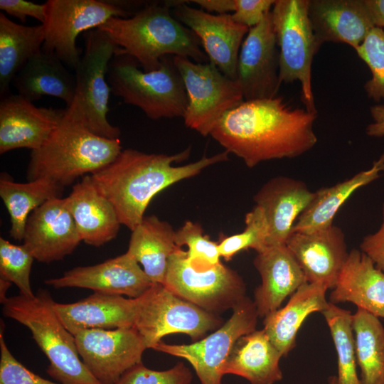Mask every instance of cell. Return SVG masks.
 Segmentation results:
<instances>
[{"mask_svg": "<svg viewBox=\"0 0 384 384\" xmlns=\"http://www.w3.org/2000/svg\"><path fill=\"white\" fill-rule=\"evenodd\" d=\"M282 357L264 329L240 337L225 363L223 373L247 379L251 384H274L282 378Z\"/></svg>", "mask_w": 384, "mask_h": 384, "instance_id": "29", "label": "cell"}, {"mask_svg": "<svg viewBox=\"0 0 384 384\" xmlns=\"http://www.w3.org/2000/svg\"><path fill=\"white\" fill-rule=\"evenodd\" d=\"M275 0H235V10L231 14L236 23L249 28L257 26L269 13Z\"/></svg>", "mask_w": 384, "mask_h": 384, "instance_id": "42", "label": "cell"}, {"mask_svg": "<svg viewBox=\"0 0 384 384\" xmlns=\"http://www.w3.org/2000/svg\"><path fill=\"white\" fill-rule=\"evenodd\" d=\"M309 0H275L271 10L279 49L280 83L299 81L305 109L317 113L311 85V67L321 46L308 14Z\"/></svg>", "mask_w": 384, "mask_h": 384, "instance_id": "8", "label": "cell"}, {"mask_svg": "<svg viewBox=\"0 0 384 384\" xmlns=\"http://www.w3.org/2000/svg\"><path fill=\"white\" fill-rule=\"evenodd\" d=\"M257 253L253 263L262 282L254 292L253 302L258 316L264 318L307 281L286 245L267 246Z\"/></svg>", "mask_w": 384, "mask_h": 384, "instance_id": "23", "label": "cell"}, {"mask_svg": "<svg viewBox=\"0 0 384 384\" xmlns=\"http://www.w3.org/2000/svg\"><path fill=\"white\" fill-rule=\"evenodd\" d=\"M175 243L178 247L183 245L188 247L187 260L196 270H206L221 262L218 242L204 235L198 223L186 221L175 231Z\"/></svg>", "mask_w": 384, "mask_h": 384, "instance_id": "36", "label": "cell"}, {"mask_svg": "<svg viewBox=\"0 0 384 384\" xmlns=\"http://www.w3.org/2000/svg\"><path fill=\"white\" fill-rule=\"evenodd\" d=\"M66 109L38 107L18 94L0 101V154L13 149H39L50 137Z\"/></svg>", "mask_w": 384, "mask_h": 384, "instance_id": "20", "label": "cell"}, {"mask_svg": "<svg viewBox=\"0 0 384 384\" xmlns=\"http://www.w3.org/2000/svg\"><path fill=\"white\" fill-rule=\"evenodd\" d=\"M351 302L384 319V274L361 250L349 251L329 302Z\"/></svg>", "mask_w": 384, "mask_h": 384, "instance_id": "26", "label": "cell"}, {"mask_svg": "<svg viewBox=\"0 0 384 384\" xmlns=\"http://www.w3.org/2000/svg\"><path fill=\"white\" fill-rule=\"evenodd\" d=\"M122 150L119 139H110L93 134L65 110L44 144L31 151L26 178H45L65 188L78 178L102 169Z\"/></svg>", "mask_w": 384, "mask_h": 384, "instance_id": "4", "label": "cell"}, {"mask_svg": "<svg viewBox=\"0 0 384 384\" xmlns=\"http://www.w3.org/2000/svg\"><path fill=\"white\" fill-rule=\"evenodd\" d=\"M173 62L188 97L185 125L210 135L222 117L244 101L239 85L210 62L197 63L183 56H173Z\"/></svg>", "mask_w": 384, "mask_h": 384, "instance_id": "10", "label": "cell"}, {"mask_svg": "<svg viewBox=\"0 0 384 384\" xmlns=\"http://www.w3.org/2000/svg\"><path fill=\"white\" fill-rule=\"evenodd\" d=\"M85 51L75 68V92L67 112L93 134L118 139L121 132L107 119L111 93L107 82L109 63L119 47L102 31L84 33Z\"/></svg>", "mask_w": 384, "mask_h": 384, "instance_id": "7", "label": "cell"}, {"mask_svg": "<svg viewBox=\"0 0 384 384\" xmlns=\"http://www.w3.org/2000/svg\"><path fill=\"white\" fill-rule=\"evenodd\" d=\"M63 190V187L48 178L18 183L2 174L0 196L9 214L11 236L16 240H23L30 214L48 200L62 197Z\"/></svg>", "mask_w": 384, "mask_h": 384, "instance_id": "33", "label": "cell"}, {"mask_svg": "<svg viewBox=\"0 0 384 384\" xmlns=\"http://www.w3.org/2000/svg\"><path fill=\"white\" fill-rule=\"evenodd\" d=\"M326 291L323 286L306 282L290 296L284 307L264 317L263 329L282 357L294 348L297 332L305 319L327 308Z\"/></svg>", "mask_w": 384, "mask_h": 384, "instance_id": "28", "label": "cell"}, {"mask_svg": "<svg viewBox=\"0 0 384 384\" xmlns=\"http://www.w3.org/2000/svg\"><path fill=\"white\" fill-rule=\"evenodd\" d=\"M73 336L82 361L101 384H116L127 370L142 363L147 349L134 327L83 329Z\"/></svg>", "mask_w": 384, "mask_h": 384, "instance_id": "14", "label": "cell"}, {"mask_svg": "<svg viewBox=\"0 0 384 384\" xmlns=\"http://www.w3.org/2000/svg\"><path fill=\"white\" fill-rule=\"evenodd\" d=\"M23 245L40 262L59 261L70 255L81 238L65 198H54L28 216Z\"/></svg>", "mask_w": 384, "mask_h": 384, "instance_id": "17", "label": "cell"}, {"mask_svg": "<svg viewBox=\"0 0 384 384\" xmlns=\"http://www.w3.org/2000/svg\"><path fill=\"white\" fill-rule=\"evenodd\" d=\"M188 1H166L174 16L199 38L209 62L235 80L241 45L249 28L236 23L231 14H212L187 4Z\"/></svg>", "mask_w": 384, "mask_h": 384, "instance_id": "16", "label": "cell"}, {"mask_svg": "<svg viewBox=\"0 0 384 384\" xmlns=\"http://www.w3.org/2000/svg\"><path fill=\"white\" fill-rule=\"evenodd\" d=\"M222 319L174 294L165 286L153 283L137 297L134 328L147 348L161 342L164 336L182 333L199 341L208 331L218 329Z\"/></svg>", "mask_w": 384, "mask_h": 384, "instance_id": "9", "label": "cell"}, {"mask_svg": "<svg viewBox=\"0 0 384 384\" xmlns=\"http://www.w3.org/2000/svg\"><path fill=\"white\" fill-rule=\"evenodd\" d=\"M329 384H338V379L336 376H331L329 379Z\"/></svg>", "mask_w": 384, "mask_h": 384, "instance_id": "49", "label": "cell"}, {"mask_svg": "<svg viewBox=\"0 0 384 384\" xmlns=\"http://www.w3.org/2000/svg\"><path fill=\"white\" fill-rule=\"evenodd\" d=\"M356 51L371 72L364 90L369 98L379 102L384 99V30L372 28Z\"/></svg>", "mask_w": 384, "mask_h": 384, "instance_id": "39", "label": "cell"}, {"mask_svg": "<svg viewBox=\"0 0 384 384\" xmlns=\"http://www.w3.org/2000/svg\"><path fill=\"white\" fill-rule=\"evenodd\" d=\"M18 94L33 102L48 95L63 100L69 107L74 99L75 77L53 53L40 50L14 76Z\"/></svg>", "mask_w": 384, "mask_h": 384, "instance_id": "27", "label": "cell"}, {"mask_svg": "<svg viewBox=\"0 0 384 384\" xmlns=\"http://www.w3.org/2000/svg\"><path fill=\"white\" fill-rule=\"evenodd\" d=\"M53 308L65 327L73 335L90 329L134 327L137 298L94 292L73 303L53 302Z\"/></svg>", "mask_w": 384, "mask_h": 384, "instance_id": "24", "label": "cell"}, {"mask_svg": "<svg viewBox=\"0 0 384 384\" xmlns=\"http://www.w3.org/2000/svg\"><path fill=\"white\" fill-rule=\"evenodd\" d=\"M33 256L23 244L14 245L0 238V278L14 284L19 294L33 297L30 276Z\"/></svg>", "mask_w": 384, "mask_h": 384, "instance_id": "38", "label": "cell"}, {"mask_svg": "<svg viewBox=\"0 0 384 384\" xmlns=\"http://www.w3.org/2000/svg\"><path fill=\"white\" fill-rule=\"evenodd\" d=\"M170 9L165 3H150L130 17H112L97 28L146 72L158 69L161 59L169 55L207 63L199 38Z\"/></svg>", "mask_w": 384, "mask_h": 384, "instance_id": "3", "label": "cell"}, {"mask_svg": "<svg viewBox=\"0 0 384 384\" xmlns=\"http://www.w3.org/2000/svg\"><path fill=\"white\" fill-rule=\"evenodd\" d=\"M192 373L183 363L165 370H155L139 363L127 370L116 384H191Z\"/></svg>", "mask_w": 384, "mask_h": 384, "instance_id": "40", "label": "cell"}, {"mask_svg": "<svg viewBox=\"0 0 384 384\" xmlns=\"http://www.w3.org/2000/svg\"><path fill=\"white\" fill-rule=\"evenodd\" d=\"M351 324L361 384H384V326L380 318L357 308Z\"/></svg>", "mask_w": 384, "mask_h": 384, "instance_id": "34", "label": "cell"}, {"mask_svg": "<svg viewBox=\"0 0 384 384\" xmlns=\"http://www.w3.org/2000/svg\"><path fill=\"white\" fill-rule=\"evenodd\" d=\"M43 24L24 26L0 13V95L10 94V85L19 70L42 48Z\"/></svg>", "mask_w": 384, "mask_h": 384, "instance_id": "32", "label": "cell"}, {"mask_svg": "<svg viewBox=\"0 0 384 384\" xmlns=\"http://www.w3.org/2000/svg\"><path fill=\"white\" fill-rule=\"evenodd\" d=\"M163 285L180 298L214 314L233 309L246 297L245 284L237 272L222 262L206 270H196L181 247L169 257Z\"/></svg>", "mask_w": 384, "mask_h": 384, "instance_id": "11", "label": "cell"}, {"mask_svg": "<svg viewBox=\"0 0 384 384\" xmlns=\"http://www.w3.org/2000/svg\"><path fill=\"white\" fill-rule=\"evenodd\" d=\"M285 245L307 282L335 287L349 252L341 228L333 224L311 233L293 232Z\"/></svg>", "mask_w": 384, "mask_h": 384, "instance_id": "19", "label": "cell"}, {"mask_svg": "<svg viewBox=\"0 0 384 384\" xmlns=\"http://www.w3.org/2000/svg\"><path fill=\"white\" fill-rule=\"evenodd\" d=\"M314 195L304 181L285 176L274 177L262 185L253 200L267 220V246L286 244L296 220Z\"/></svg>", "mask_w": 384, "mask_h": 384, "instance_id": "21", "label": "cell"}, {"mask_svg": "<svg viewBox=\"0 0 384 384\" xmlns=\"http://www.w3.org/2000/svg\"><path fill=\"white\" fill-rule=\"evenodd\" d=\"M45 284L55 289L76 287L96 292L137 298L153 284L142 267L127 252L101 263L74 267Z\"/></svg>", "mask_w": 384, "mask_h": 384, "instance_id": "18", "label": "cell"}, {"mask_svg": "<svg viewBox=\"0 0 384 384\" xmlns=\"http://www.w3.org/2000/svg\"><path fill=\"white\" fill-rule=\"evenodd\" d=\"M199 6L201 9L218 14H228L235 10V0H193L190 1Z\"/></svg>", "mask_w": 384, "mask_h": 384, "instance_id": "46", "label": "cell"}, {"mask_svg": "<svg viewBox=\"0 0 384 384\" xmlns=\"http://www.w3.org/2000/svg\"><path fill=\"white\" fill-rule=\"evenodd\" d=\"M384 171V152L367 170L341 182L314 191L307 207L296 220L292 233H311L333 225L334 218L349 197L358 188L373 182Z\"/></svg>", "mask_w": 384, "mask_h": 384, "instance_id": "30", "label": "cell"}, {"mask_svg": "<svg viewBox=\"0 0 384 384\" xmlns=\"http://www.w3.org/2000/svg\"><path fill=\"white\" fill-rule=\"evenodd\" d=\"M375 27L384 28V0H363Z\"/></svg>", "mask_w": 384, "mask_h": 384, "instance_id": "47", "label": "cell"}, {"mask_svg": "<svg viewBox=\"0 0 384 384\" xmlns=\"http://www.w3.org/2000/svg\"><path fill=\"white\" fill-rule=\"evenodd\" d=\"M0 9L8 15L18 18L22 23L30 16L38 20L42 24L46 18V4H36L24 0H0Z\"/></svg>", "mask_w": 384, "mask_h": 384, "instance_id": "43", "label": "cell"}, {"mask_svg": "<svg viewBox=\"0 0 384 384\" xmlns=\"http://www.w3.org/2000/svg\"><path fill=\"white\" fill-rule=\"evenodd\" d=\"M175 231L170 223L154 215L144 216L132 230L127 252L152 283H164L169 257L178 248Z\"/></svg>", "mask_w": 384, "mask_h": 384, "instance_id": "31", "label": "cell"}, {"mask_svg": "<svg viewBox=\"0 0 384 384\" xmlns=\"http://www.w3.org/2000/svg\"><path fill=\"white\" fill-rule=\"evenodd\" d=\"M1 325L0 384H62L35 374L18 361L6 346Z\"/></svg>", "mask_w": 384, "mask_h": 384, "instance_id": "41", "label": "cell"}, {"mask_svg": "<svg viewBox=\"0 0 384 384\" xmlns=\"http://www.w3.org/2000/svg\"><path fill=\"white\" fill-rule=\"evenodd\" d=\"M191 147L169 155L147 154L134 149L122 150L117 158L91 174L98 189L113 206L122 225L131 231L142 220L151 199L166 188L200 174L206 168L225 161L224 151L182 166Z\"/></svg>", "mask_w": 384, "mask_h": 384, "instance_id": "2", "label": "cell"}, {"mask_svg": "<svg viewBox=\"0 0 384 384\" xmlns=\"http://www.w3.org/2000/svg\"><path fill=\"white\" fill-rule=\"evenodd\" d=\"M11 285V283L10 282L0 278V301L1 304L8 297L6 296V292Z\"/></svg>", "mask_w": 384, "mask_h": 384, "instance_id": "48", "label": "cell"}, {"mask_svg": "<svg viewBox=\"0 0 384 384\" xmlns=\"http://www.w3.org/2000/svg\"><path fill=\"white\" fill-rule=\"evenodd\" d=\"M119 48L109 63L107 82L111 92L139 107L149 118L183 117L188 97L173 57H164L159 68L146 72Z\"/></svg>", "mask_w": 384, "mask_h": 384, "instance_id": "6", "label": "cell"}, {"mask_svg": "<svg viewBox=\"0 0 384 384\" xmlns=\"http://www.w3.org/2000/svg\"><path fill=\"white\" fill-rule=\"evenodd\" d=\"M65 198L82 241L100 247L117 237L122 224L113 206L98 191L90 175L75 183Z\"/></svg>", "mask_w": 384, "mask_h": 384, "instance_id": "25", "label": "cell"}, {"mask_svg": "<svg viewBox=\"0 0 384 384\" xmlns=\"http://www.w3.org/2000/svg\"><path fill=\"white\" fill-rule=\"evenodd\" d=\"M317 113L292 107L275 97L243 101L227 112L210 136L252 168L272 159L295 158L317 143Z\"/></svg>", "mask_w": 384, "mask_h": 384, "instance_id": "1", "label": "cell"}, {"mask_svg": "<svg viewBox=\"0 0 384 384\" xmlns=\"http://www.w3.org/2000/svg\"><path fill=\"white\" fill-rule=\"evenodd\" d=\"M279 58L270 11L249 29L240 47L235 81L244 101L277 97L281 85Z\"/></svg>", "mask_w": 384, "mask_h": 384, "instance_id": "15", "label": "cell"}, {"mask_svg": "<svg viewBox=\"0 0 384 384\" xmlns=\"http://www.w3.org/2000/svg\"><path fill=\"white\" fill-rule=\"evenodd\" d=\"M54 300L46 290L33 297H7L3 314L25 326L47 357V373L62 384H101L82 361L75 336L65 327L53 308Z\"/></svg>", "mask_w": 384, "mask_h": 384, "instance_id": "5", "label": "cell"}, {"mask_svg": "<svg viewBox=\"0 0 384 384\" xmlns=\"http://www.w3.org/2000/svg\"><path fill=\"white\" fill-rule=\"evenodd\" d=\"M370 115L373 122L369 124L366 132L370 137H380L384 136V105L370 107Z\"/></svg>", "mask_w": 384, "mask_h": 384, "instance_id": "45", "label": "cell"}, {"mask_svg": "<svg viewBox=\"0 0 384 384\" xmlns=\"http://www.w3.org/2000/svg\"><path fill=\"white\" fill-rule=\"evenodd\" d=\"M233 310L225 324L201 340L181 345L161 341L152 349L188 361L201 384H221L223 368L234 344L240 337L256 329L259 316L254 302L247 297Z\"/></svg>", "mask_w": 384, "mask_h": 384, "instance_id": "13", "label": "cell"}, {"mask_svg": "<svg viewBox=\"0 0 384 384\" xmlns=\"http://www.w3.org/2000/svg\"><path fill=\"white\" fill-rule=\"evenodd\" d=\"M245 228L240 233L218 242L220 257L230 260L239 252L249 248L259 252L267 247L268 225L261 208L255 206L245 218Z\"/></svg>", "mask_w": 384, "mask_h": 384, "instance_id": "37", "label": "cell"}, {"mask_svg": "<svg viewBox=\"0 0 384 384\" xmlns=\"http://www.w3.org/2000/svg\"><path fill=\"white\" fill-rule=\"evenodd\" d=\"M41 49L55 54L75 69L80 60L76 39L82 32L97 28L112 17L128 18V12L112 0H48Z\"/></svg>", "mask_w": 384, "mask_h": 384, "instance_id": "12", "label": "cell"}, {"mask_svg": "<svg viewBox=\"0 0 384 384\" xmlns=\"http://www.w3.org/2000/svg\"><path fill=\"white\" fill-rule=\"evenodd\" d=\"M321 314L329 328L338 356V384H361L352 329V314L331 302Z\"/></svg>", "mask_w": 384, "mask_h": 384, "instance_id": "35", "label": "cell"}, {"mask_svg": "<svg viewBox=\"0 0 384 384\" xmlns=\"http://www.w3.org/2000/svg\"><path fill=\"white\" fill-rule=\"evenodd\" d=\"M308 14L321 46L341 43L356 50L375 27L363 0H309Z\"/></svg>", "mask_w": 384, "mask_h": 384, "instance_id": "22", "label": "cell"}, {"mask_svg": "<svg viewBox=\"0 0 384 384\" xmlns=\"http://www.w3.org/2000/svg\"><path fill=\"white\" fill-rule=\"evenodd\" d=\"M360 250L366 254L378 269L384 274V204L383 206V222L374 233L365 236Z\"/></svg>", "mask_w": 384, "mask_h": 384, "instance_id": "44", "label": "cell"}]
</instances>
